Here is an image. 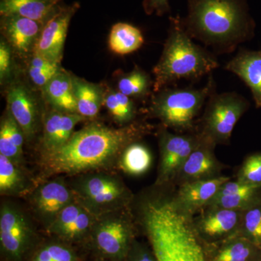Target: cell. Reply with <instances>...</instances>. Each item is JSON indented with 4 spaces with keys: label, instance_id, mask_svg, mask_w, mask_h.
I'll return each instance as SVG.
<instances>
[{
    "label": "cell",
    "instance_id": "obj_39",
    "mask_svg": "<svg viewBox=\"0 0 261 261\" xmlns=\"http://www.w3.org/2000/svg\"><path fill=\"white\" fill-rule=\"evenodd\" d=\"M95 261H111V260H106V259L100 258V257H97V260H96Z\"/></svg>",
    "mask_w": 261,
    "mask_h": 261
},
{
    "label": "cell",
    "instance_id": "obj_20",
    "mask_svg": "<svg viewBox=\"0 0 261 261\" xmlns=\"http://www.w3.org/2000/svg\"><path fill=\"white\" fill-rule=\"evenodd\" d=\"M225 69L245 82L251 91L255 107L261 108V50L240 49Z\"/></svg>",
    "mask_w": 261,
    "mask_h": 261
},
{
    "label": "cell",
    "instance_id": "obj_17",
    "mask_svg": "<svg viewBox=\"0 0 261 261\" xmlns=\"http://www.w3.org/2000/svg\"><path fill=\"white\" fill-rule=\"evenodd\" d=\"M44 24L20 15H1L2 33L12 50L20 56L33 53Z\"/></svg>",
    "mask_w": 261,
    "mask_h": 261
},
{
    "label": "cell",
    "instance_id": "obj_9",
    "mask_svg": "<svg viewBox=\"0 0 261 261\" xmlns=\"http://www.w3.org/2000/svg\"><path fill=\"white\" fill-rule=\"evenodd\" d=\"M37 233L27 213L4 202L0 208V249L6 261H25L37 246Z\"/></svg>",
    "mask_w": 261,
    "mask_h": 261
},
{
    "label": "cell",
    "instance_id": "obj_13",
    "mask_svg": "<svg viewBox=\"0 0 261 261\" xmlns=\"http://www.w3.org/2000/svg\"><path fill=\"white\" fill-rule=\"evenodd\" d=\"M96 219L75 200L61 211L46 231L53 238L71 245L84 243L88 241Z\"/></svg>",
    "mask_w": 261,
    "mask_h": 261
},
{
    "label": "cell",
    "instance_id": "obj_21",
    "mask_svg": "<svg viewBox=\"0 0 261 261\" xmlns=\"http://www.w3.org/2000/svg\"><path fill=\"white\" fill-rule=\"evenodd\" d=\"M261 201V187L238 181L225 182L217 195L206 207H221L243 211Z\"/></svg>",
    "mask_w": 261,
    "mask_h": 261
},
{
    "label": "cell",
    "instance_id": "obj_22",
    "mask_svg": "<svg viewBox=\"0 0 261 261\" xmlns=\"http://www.w3.org/2000/svg\"><path fill=\"white\" fill-rule=\"evenodd\" d=\"M205 247L209 261H261V247L240 235Z\"/></svg>",
    "mask_w": 261,
    "mask_h": 261
},
{
    "label": "cell",
    "instance_id": "obj_34",
    "mask_svg": "<svg viewBox=\"0 0 261 261\" xmlns=\"http://www.w3.org/2000/svg\"><path fill=\"white\" fill-rule=\"evenodd\" d=\"M235 179L250 186L261 187V152L250 154L244 160Z\"/></svg>",
    "mask_w": 261,
    "mask_h": 261
},
{
    "label": "cell",
    "instance_id": "obj_10",
    "mask_svg": "<svg viewBox=\"0 0 261 261\" xmlns=\"http://www.w3.org/2000/svg\"><path fill=\"white\" fill-rule=\"evenodd\" d=\"M160 161L154 186H173L180 168L198 145L197 130L187 134H173L166 127L159 132Z\"/></svg>",
    "mask_w": 261,
    "mask_h": 261
},
{
    "label": "cell",
    "instance_id": "obj_7",
    "mask_svg": "<svg viewBox=\"0 0 261 261\" xmlns=\"http://www.w3.org/2000/svg\"><path fill=\"white\" fill-rule=\"evenodd\" d=\"M137 239V223L132 207L97 216L88 240L98 257L124 261Z\"/></svg>",
    "mask_w": 261,
    "mask_h": 261
},
{
    "label": "cell",
    "instance_id": "obj_38",
    "mask_svg": "<svg viewBox=\"0 0 261 261\" xmlns=\"http://www.w3.org/2000/svg\"><path fill=\"white\" fill-rule=\"evenodd\" d=\"M143 7L147 14L155 13L161 16L170 12L168 0H145Z\"/></svg>",
    "mask_w": 261,
    "mask_h": 261
},
{
    "label": "cell",
    "instance_id": "obj_30",
    "mask_svg": "<svg viewBox=\"0 0 261 261\" xmlns=\"http://www.w3.org/2000/svg\"><path fill=\"white\" fill-rule=\"evenodd\" d=\"M25 261H82L71 244L58 239L39 243Z\"/></svg>",
    "mask_w": 261,
    "mask_h": 261
},
{
    "label": "cell",
    "instance_id": "obj_33",
    "mask_svg": "<svg viewBox=\"0 0 261 261\" xmlns=\"http://www.w3.org/2000/svg\"><path fill=\"white\" fill-rule=\"evenodd\" d=\"M238 235L261 247V201L243 211Z\"/></svg>",
    "mask_w": 261,
    "mask_h": 261
},
{
    "label": "cell",
    "instance_id": "obj_23",
    "mask_svg": "<svg viewBox=\"0 0 261 261\" xmlns=\"http://www.w3.org/2000/svg\"><path fill=\"white\" fill-rule=\"evenodd\" d=\"M62 0H0V15H17L45 23L63 5Z\"/></svg>",
    "mask_w": 261,
    "mask_h": 261
},
{
    "label": "cell",
    "instance_id": "obj_12",
    "mask_svg": "<svg viewBox=\"0 0 261 261\" xmlns=\"http://www.w3.org/2000/svg\"><path fill=\"white\" fill-rule=\"evenodd\" d=\"M243 211L205 207L193 216L196 233L205 245H215L238 235Z\"/></svg>",
    "mask_w": 261,
    "mask_h": 261
},
{
    "label": "cell",
    "instance_id": "obj_14",
    "mask_svg": "<svg viewBox=\"0 0 261 261\" xmlns=\"http://www.w3.org/2000/svg\"><path fill=\"white\" fill-rule=\"evenodd\" d=\"M199 133V132H198ZM198 145L180 168L173 186L178 187L188 182L211 179L223 176L225 166L215 154L216 145L200 135Z\"/></svg>",
    "mask_w": 261,
    "mask_h": 261
},
{
    "label": "cell",
    "instance_id": "obj_15",
    "mask_svg": "<svg viewBox=\"0 0 261 261\" xmlns=\"http://www.w3.org/2000/svg\"><path fill=\"white\" fill-rule=\"evenodd\" d=\"M79 8V3L63 5L44 24L32 54L61 63L70 20Z\"/></svg>",
    "mask_w": 261,
    "mask_h": 261
},
{
    "label": "cell",
    "instance_id": "obj_2",
    "mask_svg": "<svg viewBox=\"0 0 261 261\" xmlns=\"http://www.w3.org/2000/svg\"><path fill=\"white\" fill-rule=\"evenodd\" d=\"M150 126L134 122L120 128L92 123L75 132L63 147L42 155L44 176H75L118 166L126 147L149 133Z\"/></svg>",
    "mask_w": 261,
    "mask_h": 261
},
{
    "label": "cell",
    "instance_id": "obj_29",
    "mask_svg": "<svg viewBox=\"0 0 261 261\" xmlns=\"http://www.w3.org/2000/svg\"><path fill=\"white\" fill-rule=\"evenodd\" d=\"M143 44L144 37L140 29L126 23L115 24L108 38L111 50L121 56L134 53Z\"/></svg>",
    "mask_w": 261,
    "mask_h": 261
},
{
    "label": "cell",
    "instance_id": "obj_32",
    "mask_svg": "<svg viewBox=\"0 0 261 261\" xmlns=\"http://www.w3.org/2000/svg\"><path fill=\"white\" fill-rule=\"evenodd\" d=\"M150 78L144 70L136 68L122 75L118 82V91L129 97H144L149 93Z\"/></svg>",
    "mask_w": 261,
    "mask_h": 261
},
{
    "label": "cell",
    "instance_id": "obj_5",
    "mask_svg": "<svg viewBox=\"0 0 261 261\" xmlns=\"http://www.w3.org/2000/svg\"><path fill=\"white\" fill-rule=\"evenodd\" d=\"M75 200L95 216L132 207L135 196L121 176L111 170L70 176Z\"/></svg>",
    "mask_w": 261,
    "mask_h": 261
},
{
    "label": "cell",
    "instance_id": "obj_8",
    "mask_svg": "<svg viewBox=\"0 0 261 261\" xmlns=\"http://www.w3.org/2000/svg\"><path fill=\"white\" fill-rule=\"evenodd\" d=\"M250 102L236 92L211 94L196 130L216 145H228L239 120Z\"/></svg>",
    "mask_w": 261,
    "mask_h": 261
},
{
    "label": "cell",
    "instance_id": "obj_4",
    "mask_svg": "<svg viewBox=\"0 0 261 261\" xmlns=\"http://www.w3.org/2000/svg\"><path fill=\"white\" fill-rule=\"evenodd\" d=\"M219 66L216 57L192 41L179 16L170 18V29L162 56L153 68L154 89L178 80H197Z\"/></svg>",
    "mask_w": 261,
    "mask_h": 261
},
{
    "label": "cell",
    "instance_id": "obj_26",
    "mask_svg": "<svg viewBox=\"0 0 261 261\" xmlns=\"http://www.w3.org/2000/svg\"><path fill=\"white\" fill-rule=\"evenodd\" d=\"M20 166L0 154V193L2 195H28L35 187Z\"/></svg>",
    "mask_w": 261,
    "mask_h": 261
},
{
    "label": "cell",
    "instance_id": "obj_19",
    "mask_svg": "<svg viewBox=\"0 0 261 261\" xmlns=\"http://www.w3.org/2000/svg\"><path fill=\"white\" fill-rule=\"evenodd\" d=\"M86 120L79 113L61 112L53 109L45 117L41 141L42 155L58 150L73 135L75 126Z\"/></svg>",
    "mask_w": 261,
    "mask_h": 261
},
{
    "label": "cell",
    "instance_id": "obj_18",
    "mask_svg": "<svg viewBox=\"0 0 261 261\" xmlns=\"http://www.w3.org/2000/svg\"><path fill=\"white\" fill-rule=\"evenodd\" d=\"M8 112L23 132L25 140H32L39 128V110L30 92L20 84L10 87L7 94Z\"/></svg>",
    "mask_w": 261,
    "mask_h": 261
},
{
    "label": "cell",
    "instance_id": "obj_11",
    "mask_svg": "<svg viewBox=\"0 0 261 261\" xmlns=\"http://www.w3.org/2000/svg\"><path fill=\"white\" fill-rule=\"evenodd\" d=\"M27 196L34 217L46 231L61 211L75 200L68 181L63 177L41 181Z\"/></svg>",
    "mask_w": 261,
    "mask_h": 261
},
{
    "label": "cell",
    "instance_id": "obj_16",
    "mask_svg": "<svg viewBox=\"0 0 261 261\" xmlns=\"http://www.w3.org/2000/svg\"><path fill=\"white\" fill-rule=\"evenodd\" d=\"M230 179L229 176L223 175L211 179L184 184L175 187L174 200L181 210L190 216H195L209 205L221 186Z\"/></svg>",
    "mask_w": 261,
    "mask_h": 261
},
{
    "label": "cell",
    "instance_id": "obj_6",
    "mask_svg": "<svg viewBox=\"0 0 261 261\" xmlns=\"http://www.w3.org/2000/svg\"><path fill=\"white\" fill-rule=\"evenodd\" d=\"M215 88L212 77L200 89L165 87L152 100L151 112L166 128L180 134L195 132L197 117Z\"/></svg>",
    "mask_w": 261,
    "mask_h": 261
},
{
    "label": "cell",
    "instance_id": "obj_24",
    "mask_svg": "<svg viewBox=\"0 0 261 261\" xmlns=\"http://www.w3.org/2000/svg\"><path fill=\"white\" fill-rule=\"evenodd\" d=\"M44 95L53 109L61 112L77 113L73 76L67 72H59L44 87Z\"/></svg>",
    "mask_w": 261,
    "mask_h": 261
},
{
    "label": "cell",
    "instance_id": "obj_36",
    "mask_svg": "<svg viewBox=\"0 0 261 261\" xmlns=\"http://www.w3.org/2000/svg\"><path fill=\"white\" fill-rule=\"evenodd\" d=\"M61 69V67L46 69L29 67V75L33 83L43 88Z\"/></svg>",
    "mask_w": 261,
    "mask_h": 261
},
{
    "label": "cell",
    "instance_id": "obj_1",
    "mask_svg": "<svg viewBox=\"0 0 261 261\" xmlns=\"http://www.w3.org/2000/svg\"><path fill=\"white\" fill-rule=\"evenodd\" d=\"M173 187L154 186L135 202L136 223L159 261H209L193 216L180 208Z\"/></svg>",
    "mask_w": 261,
    "mask_h": 261
},
{
    "label": "cell",
    "instance_id": "obj_25",
    "mask_svg": "<svg viewBox=\"0 0 261 261\" xmlns=\"http://www.w3.org/2000/svg\"><path fill=\"white\" fill-rule=\"evenodd\" d=\"M25 137L13 117L8 112L0 125V154L22 167Z\"/></svg>",
    "mask_w": 261,
    "mask_h": 261
},
{
    "label": "cell",
    "instance_id": "obj_3",
    "mask_svg": "<svg viewBox=\"0 0 261 261\" xmlns=\"http://www.w3.org/2000/svg\"><path fill=\"white\" fill-rule=\"evenodd\" d=\"M182 23L192 39L219 53H231L255 29L247 0H188Z\"/></svg>",
    "mask_w": 261,
    "mask_h": 261
},
{
    "label": "cell",
    "instance_id": "obj_27",
    "mask_svg": "<svg viewBox=\"0 0 261 261\" xmlns=\"http://www.w3.org/2000/svg\"><path fill=\"white\" fill-rule=\"evenodd\" d=\"M73 83L77 113L86 119L95 118L104 102L100 89L95 84L75 77H73Z\"/></svg>",
    "mask_w": 261,
    "mask_h": 261
},
{
    "label": "cell",
    "instance_id": "obj_37",
    "mask_svg": "<svg viewBox=\"0 0 261 261\" xmlns=\"http://www.w3.org/2000/svg\"><path fill=\"white\" fill-rule=\"evenodd\" d=\"M12 49L6 41L2 39L0 43V80L8 78L11 72Z\"/></svg>",
    "mask_w": 261,
    "mask_h": 261
},
{
    "label": "cell",
    "instance_id": "obj_28",
    "mask_svg": "<svg viewBox=\"0 0 261 261\" xmlns=\"http://www.w3.org/2000/svg\"><path fill=\"white\" fill-rule=\"evenodd\" d=\"M152 155L147 146L138 141L130 144L122 152L118 167L132 176H140L150 169Z\"/></svg>",
    "mask_w": 261,
    "mask_h": 261
},
{
    "label": "cell",
    "instance_id": "obj_31",
    "mask_svg": "<svg viewBox=\"0 0 261 261\" xmlns=\"http://www.w3.org/2000/svg\"><path fill=\"white\" fill-rule=\"evenodd\" d=\"M105 106L113 119L120 126L134 123L137 115L135 105L130 97L119 91L109 92L104 97Z\"/></svg>",
    "mask_w": 261,
    "mask_h": 261
},
{
    "label": "cell",
    "instance_id": "obj_35",
    "mask_svg": "<svg viewBox=\"0 0 261 261\" xmlns=\"http://www.w3.org/2000/svg\"><path fill=\"white\" fill-rule=\"evenodd\" d=\"M124 261H159L150 245L136 239Z\"/></svg>",
    "mask_w": 261,
    "mask_h": 261
}]
</instances>
